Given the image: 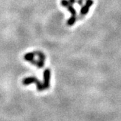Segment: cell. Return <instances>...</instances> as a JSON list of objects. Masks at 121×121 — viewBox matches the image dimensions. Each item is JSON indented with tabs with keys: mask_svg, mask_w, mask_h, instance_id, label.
Wrapping results in <instances>:
<instances>
[{
	"mask_svg": "<svg viewBox=\"0 0 121 121\" xmlns=\"http://www.w3.org/2000/svg\"><path fill=\"white\" fill-rule=\"evenodd\" d=\"M22 82L24 86H28L32 83H35V84L36 85L37 90L40 91L46 90V87L44 86V83H42L36 77H28V78H25L23 79Z\"/></svg>",
	"mask_w": 121,
	"mask_h": 121,
	"instance_id": "1",
	"label": "cell"
},
{
	"mask_svg": "<svg viewBox=\"0 0 121 121\" xmlns=\"http://www.w3.org/2000/svg\"><path fill=\"white\" fill-rule=\"evenodd\" d=\"M44 85L46 87V90L49 88L50 87V80H51V70L47 69L44 70L43 73Z\"/></svg>",
	"mask_w": 121,
	"mask_h": 121,
	"instance_id": "2",
	"label": "cell"
},
{
	"mask_svg": "<svg viewBox=\"0 0 121 121\" xmlns=\"http://www.w3.org/2000/svg\"><path fill=\"white\" fill-rule=\"evenodd\" d=\"M36 52V55L39 56V60H38V65L37 67L39 68H42L44 65V60H45V56L43 53L40 51H37Z\"/></svg>",
	"mask_w": 121,
	"mask_h": 121,
	"instance_id": "3",
	"label": "cell"
},
{
	"mask_svg": "<svg viewBox=\"0 0 121 121\" xmlns=\"http://www.w3.org/2000/svg\"><path fill=\"white\" fill-rule=\"evenodd\" d=\"M35 55H36V52H28L24 55V59L28 61H30L31 63L32 60H35Z\"/></svg>",
	"mask_w": 121,
	"mask_h": 121,
	"instance_id": "4",
	"label": "cell"
},
{
	"mask_svg": "<svg viewBox=\"0 0 121 121\" xmlns=\"http://www.w3.org/2000/svg\"><path fill=\"white\" fill-rule=\"evenodd\" d=\"M77 20H78V17H77V16H71V17H69V19H68L67 24V25L69 26H73L74 24L76 22Z\"/></svg>",
	"mask_w": 121,
	"mask_h": 121,
	"instance_id": "5",
	"label": "cell"
},
{
	"mask_svg": "<svg viewBox=\"0 0 121 121\" xmlns=\"http://www.w3.org/2000/svg\"><path fill=\"white\" fill-rule=\"evenodd\" d=\"M90 10V7L87 6L86 5H83L81 8V10H80V14L82 15V16H86V14H87L88 12Z\"/></svg>",
	"mask_w": 121,
	"mask_h": 121,
	"instance_id": "6",
	"label": "cell"
},
{
	"mask_svg": "<svg viewBox=\"0 0 121 121\" xmlns=\"http://www.w3.org/2000/svg\"><path fill=\"white\" fill-rule=\"evenodd\" d=\"M67 10L69 11V12L71 13L72 16H77V12H76L75 9L72 6V5H69L68 7H67Z\"/></svg>",
	"mask_w": 121,
	"mask_h": 121,
	"instance_id": "7",
	"label": "cell"
},
{
	"mask_svg": "<svg viewBox=\"0 0 121 121\" xmlns=\"http://www.w3.org/2000/svg\"><path fill=\"white\" fill-rule=\"evenodd\" d=\"M60 4L63 7H68L69 5H71L69 0H61Z\"/></svg>",
	"mask_w": 121,
	"mask_h": 121,
	"instance_id": "8",
	"label": "cell"
},
{
	"mask_svg": "<svg viewBox=\"0 0 121 121\" xmlns=\"http://www.w3.org/2000/svg\"><path fill=\"white\" fill-rule=\"evenodd\" d=\"M93 4H94V1H93V0H86V4H85L86 5L90 7V8L91 6H92V5Z\"/></svg>",
	"mask_w": 121,
	"mask_h": 121,
	"instance_id": "9",
	"label": "cell"
},
{
	"mask_svg": "<svg viewBox=\"0 0 121 121\" xmlns=\"http://www.w3.org/2000/svg\"><path fill=\"white\" fill-rule=\"evenodd\" d=\"M77 3L80 6H83V0H77Z\"/></svg>",
	"mask_w": 121,
	"mask_h": 121,
	"instance_id": "10",
	"label": "cell"
},
{
	"mask_svg": "<svg viewBox=\"0 0 121 121\" xmlns=\"http://www.w3.org/2000/svg\"><path fill=\"white\" fill-rule=\"evenodd\" d=\"M69 2H70V4L71 5H73L74 4H75L76 2H77V0H69Z\"/></svg>",
	"mask_w": 121,
	"mask_h": 121,
	"instance_id": "11",
	"label": "cell"
}]
</instances>
